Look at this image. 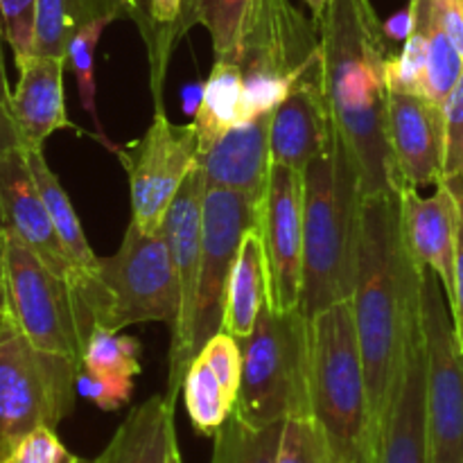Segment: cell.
I'll return each mask as SVG.
<instances>
[{"instance_id":"6da1fadb","label":"cell","mask_w":463,"mask_h":463,"mask_svg":"<svg viewBox=\"0 0 463 463\" xmlns=\"http://www.w3.org/2000/svg\"><path fill=\"white\" fill-rule=\"evenodd\" d=\"M317 27L326 102L355 156L364 194L401 193L387 129L393 52L384 23L371 0H333Z\"/></svg>"},{"instance_id":"7a4b0ae2","label":"cell","mask_w":463,"mask_h":463,"mask_svg":"<svg viewBox=\"0 0 463 463\" xmlns=\"http://www.w3.org/2000/svg\"><path fill=\"white\" fill-rule=\"evenodd\" d=\"M420 276L402 233L401 194L364 197L353 324L364 364L371 419L378 428L401 378L410 337L420 326Z\"/></svg>"},{"instance_id":"3957f363","label":"cell","mask_w":463,"mask_h":463,"mask_svg":"<svg viewBox=\"0 0 463 463\" xmlns=\"http://www.w3.org/2000/svg\"><path fill=\"white\" fill-rule=\"evenodd\" d=\"M360 167L344 136L317 154L303 175V298L307 319L351 301L364 206Z\"/></svg>"},{"instance_id":"277c9868","label":"cell","mask_w":463,"mask_h":463,"mask_svg":"<svg viewBox=\"0 0 463 463\" xmlns=\"http://www.w3.org/2000/svg\"><path fill=\"white\" fill-rule=\"evenodd\" d=\"M310 416L335 463H375V428L351 301L310 319Z\"/></svg>"},{"instance_id":"5b68a950","label":"cell","mask_w":463,"mask_h":463,"mask_svg":"<svg viewBox=\"0 0 463 463\" xmlns=\"http://www.w3.org/2000/svg\"><path fill=\"white\" fill-rule=\"evenodd\" d=\"M242 348L235 414L253 425L310 414V319L303 307L274 312L265 303Z\"/></svg>"},{"instance_id":"8992f818","label":"cell","mask_w":463,"mask_h":463,"mask_svg":"<svg viewBox=\"0 0 463 463\" xmlns=\"http://www.w3.org/2000/svg\"><path fill=\"white\" fill-rule=\"evenodd\" d=\"M217 59V57H215ZM242 71V125L269 116L321 66L319 27L289 0H253L231 57Z\"/></svg>"},{"instance_id":"52a82bcc","label":"cell","mask_w":463,"mask_h":463,"mask_svg":"<svg viewBox=\"0 0 463 463\" xmlns=\"http://www.w3.org/2000/svg\"><path fill=\"white\" fill-rule=\"evenodd\" d=\"M179 288L163 233H143L129 222L120 249L99 258L98 274L86 297L90 324L120 333L145 321L175 324Z\"/></svg>"},{"instance_id":"ba28073f","label":"cell","mask_w":463,"mask_h":463,"mask_svg":"<svg viewBox=\"0 0 463 463\" xmlns=\"http://www.w3.org/2000/svg\"><path fill=\"white\" fill-rule=\"evenodd\" d=\"M77 369L41 353L14 319L0 321V457L39 428H54L75 407Z\"/></svg>"},{"instance_id":"9c48e42d","label":"cell","mask_w":463,"mask_h":463,"mask_svg":"<svg viewBox=\"0 0 463 463\" xmlns=\"http://www.w3.org/2000/svg\"><path fill=\"white\" fill-rule=\"evenodd\" d=\"M9 317L41 353L63 357L81 371L89 328L75 292L34 251L7 235Z\"/></svg>"},{"instance_id":"30bf717a","label":"cell","mask_w":463,"mask_h":463,"mask_svg":"<svg viewBox=\"0 0 463 463\" xmlns=\"http://www.w3.org/2000/svg\"><path fill=\"white\" fill-rule=\"evenodd\" d=\"M420 330L428 369L430 461L463 463V346L441 280L420 276Z\"/></svg>"},{"instance_id":"8fae6325","label":"cell","mask_w":463,"mask_h":463,"mask_svg":"<svg viewBox=\"0 0 463 463\" xmlns=\"http://www.w3.org/2000/svg\"><path fill=\"white\" fill-rule=\"evenodd\" d=\"M129 176L131 222L143 233H161L167 208L199 161V136L193 122L175 125L156 104L149 129L134 143L116 147Z\"/></svg>"},{"instance_id":"7c38bea8","label":"cell","mask_w":463,"mask_h":463,"mask_svg":"<svg viewBox=\"0 0 463 463\" xmlns=\"http://www.w3.org/2000/svg\"><path fill=\"white\" fill-rule=\"evenodd\" d=\"M258 202L224 188H206L203 194L202 267H199L197 307H194L193 355L197 357L208 339L224 324L226 289L238 260L244 233L256 226Z\"/></svg>"},{"instance_id":"4fadbf2b","label":"cell","mask_w":463,"mask_h":463,"mask_svg":"<svg viewBox=\"0 0 463 463\" xmlns=\"http://www.w3.org/2000/svg\"><path fill=\"white\" fill-rule=\"evenodd\" d=\"M203 181L199 165L194 167L176 193L175 202L167 208L163 222V238L170 249L172 269L179 288V312L172 324L170 344V373H167V396L176 401V393L184 387V378L193 355V330H194V307H197L199 267H202V238H203Z\"/></svg>"},{"instance_id":"5bb4252c","label":"cell","mask_w":463,"mask_h":463,"mask_svg":"<svg viewBox=\"0 0 463 463\" xmlns=\"http://www.w3.org/2000/svg\"><path fill=\"white\" fill-rule=\"evenodd\" d=\"M256 229L267 267V303L274 312L301 307L303 298V172L274 163Z\"/></svg>"},{"instance_id":"9a60e30c","label":"cell","mask_w":463,"mask_h":463,"mask_svg":"<svg viewBox=\"0 0 463 463\" xmlns=\"http://www.w3.org/2000/svg\"><path fill=\"white\" fill-rule=\"evenodd\" d=\"M0 226L34 251L75 292L80 276L59 240L23 147L0 154Z\"/></svg>"},{"instance_id":"2e32d148","label":"cell","mask_w":463,"mask_h":463,"mask_svg":"<svg viewBox=\"0 0 463 463\" xmlns=\"http://www.w3.org/2000/svg\"><path fill=\"white\" fill-rule=\"evenodd\" d=\"M389 145L402 188L439 185L446 165V113L425 95L389 93Z\"/></svg>"},{"instance_id":"e0dca14e","label":"cell","mask_w":463,"mask_h":463,"mask_svg":"<svg viewBox=\"0 0 463 463\" xmlns=\"http://www.w3.org/2000/svg\"><path fill=\"white\" fill-rule=\"evenodd\" d=\"M375 463H432L428 428V369L420 326L410 337L401 378L380 420Z\"/></svg>"},{"instance_id":"ac0fdd59","label":"cell","mask_w":463,"mask_h":463,"mask_svg":"<svg viewBox=\"0 0 463 463\" xmlns=\"http://www.w3.org/2000/svg\"><path fill=\"white\" fill-rule=\"evenodd\" d=\"M401 220L407 247L425 269H432L441 280L448 306L455 307L457 283V238H459V203L446 181L437 185L434 194L420 197L419 188H402Z\"/></svg>"},{"instance_id":"d6986e66","label":"cell","mask_w":463,"mask_h":463,"mask_svg":"<svg viewBox=\"0 0 463 463\" xmlns=\"http://www.w3.org/2000/svg\"><path fill=\"white\" fill-rule=\"evenodd\" d=\"M335 127L321 84V66L303 77L271 116V161L306 175L333 140Z\"/></svg>"},{"instance_id":"ffe728a7","label":"cell","mask_w":463,"mask_h":463,"mask_svg":"<svg viewBox=\"0 0 463 463\" xmlns=\"http://www.w3.org/2000/svg\"><path fill=\"white\" fill-rule=\"evenodd\" d=\"M271 116L238 125L215 145L199 152L206 188H224L260 202L274 161H271Z\"/></svg>"},{"instance_id":"44dd1931","label":"cell","mask_w":463,"mask_h":463,"mask_svg":"<svg viewBox=\"0 0 463 463\" xmlns=\"http://www.w3.org/2000/svg\"><path fill=\"white\" fill-rule=\"evenodd\" d=\"M66 59L32 57L18 68V84L9 98V113L23 149H43L48 136L75 129L66 113L63 71Z\"/></svg>"},{"instance_id":"7402d4cb","label":"cell","mask_w":463,"mask_h":463,"mask_svg":"<svg viewBox=\"0 0 463 463\" xmlns=\"http://www.w3.org/2000/svg\"><path fill=\"white\" fill-rule=\"evenodd\" d=\"M25 156L27 163H30L32 176H34L41 194H43V202L48 206L50 217H52V224L57 229L59 240H61L63 249H66L68 258H71V262L77 269V276H80L75 298L77 306H80L81 319H84L86 328L90 333L93 324H90L89 315H86V297H89L90 288H93V279L99 267V256H95L93 249H90L84 229L80 224V217H77L75 208L71 203V197L63 190V185L59 184L57 175L50 170L48 161L43 156V149H25Z\"/></svg>"},{"instance_id":"603a6c76","label":"cell","mask_w":463,"mask_h":463,"mask_svg":"<svg viewBox=\"0 0 463 463\" xmlns=\"http://www.w3.org/2000/svg\"><path fill=\"white\" fill-rule=\"evenodd\" d=\"M175 402L170 396H152L129 411L95 463H167L176 443Z\"/></svg>"},{"instance_id":"cb8c5ba5","label":"cell","mask_w":463,"mask_h":463,"mask_svg":"<svg viewBox=\"0 0 463 463\" xmlns=\"http://www.w3.org/2000/svg\"><path fill=\"white\" fill-rule=\"evenodd\" d=\"M267 303V267L258 229H249L240 244L238 260L231 271L226 289L224 324L222 330L238 342L247 339L256 328L258 315Z\"/></svg>"},{"instance_id":"d4e9b609","label":"cell","mask_w":463,"mask_h":463,"mask_svg":"<svg viewBox=\"0 0 463 463\" xmlns=\"http://www.w3.org/2000/svg\"><path fill=\"white\" fill-rule=\"evenodd\" d=\"M193 125L199 136V152L215 145L226 131L242 125V71L233 59H215Z\"/></svg>"},{"instance_id":"484cf974","label":"cell","mask_w":463,"mask_h":463,"mask_svg":"<svg viewBox=\"0 0 463 463\" xmlns=\"http://www.w3.org/2000/svg\"><path fill=\"white\" fill-rule=\"evenodd\" d=\"M414 21L420 23L428 34V72H425L423 95L437 104H446L463 75V57L443 30L432 0H411Z\"/></svg>"},{"instance_id":"4316f807","label":"cell","mask_w":463,"mask_h":463,"mask_svg":"<svg viewBox=\"0 0 463 463\" xmlns=\"http://www.w3.org/2000/svg\"><path fill=\"white\" fill-rule=\"evenodd\" d=\"M107 14L113 16L104 0H36L34 57L66 59L75 32Z\"/></svg>"},{"instance_id":"83f0119b","label":"cell","mask_w":463,"mask_h":463,"mask_svg":"<svg viewBox=\"0 0 463 463\" xmlns=\"http://www.w3.org/2000/svg\"><path fill=\"white\" fill-rule=\"evenodd\" d=\"M251 5L253 0H188L176 21L175 41L199 23L211 34L215 57H231L242 39Z\"/></svg>"},{"instance_id":"f1b7e54d","label":"cell","mask_w":463,"mask_h":463,"mask_svg":"<svg viewBox=\"0 0 463 463\" xmlns=\"http://www.w3.org/2000/svg\"><path fill=\"white\" fill-rule=\"evenodd\" d=\"M285 423L253 425L231 411L213 437L211 463H276Z\"/></svg>"},{"instance_id":"f546056e","label":"cell","mask_w":463,"mask_h":463,"mask_svg":"<svg viewBox=\"0 0 463 463\" xmlns=\"http://www.w3.org/2000/svg\"><path fill=\"white\" fill-rule=\"evenodd\" d=\"M184 401L193 428L202 437H215L217 430L226 423L235 407V398L226 392L215 373L208 369L202 357H194L184 378Z\"/></svg>"},{"instance_id":"4dcf8cb0","label":"cell","mask_w":463,"mask_h":463,"mask_svg":"<svg viewBox=\"0 0 463 463\" xmlns=\"http://www.w3.org/2000/svg\"><path fill=\"white\" fill-rule=\"evenodd\" d=\"M140 342L127 335L95 326L86 339L81 369L104 378L134 380L140 373Z\"/></svg>"},{"instance_id":"1f68e13d","label":"cell","mask_w":463,"mask_h":463,"mask_svg":"<svg viewBox=\"0 0 463 463\" xmlns=\"http://www.w3.org/2000/svg\"><path fill=\"white\" fill-rule=\"evenodd\" d=\"M113 21H116V16H109L107 14V16H98L93 18V21L86 23V25H81L80 30L75 32V36L71 39L66 59L77 77V90H80L81 107H84V111L89 113L90 120H93L99 140L116 152V145L109 143V138L104 136L102 122H99L98 118V107H95V95H98V84H95V48H98L99 36L104 34L109 23Z\"/></svg>"},{"instance_id":"d6a6232c","label":"cell","mask_w":463,"mask_h":463,"mask_svg":"<svg viewBox=\"0 0 463 463\" xmlns=\"http://www.w3.org/2000/svg\"><path fill=\"white\" fill-rule=\"evenodd\" d=\"M425 72H428V34L423 25L414 21L401 54H393L389 63V89L423 95Z\"/></svg>"},{"instance_id":"836d02e7","label":"cell","mask_w":463,"mask_h":463,"mask_svg":"<svg viewBox=\"0 0 463 463\" xmlns=\"http://www.w3.org/2000/svg\"><path fill=\"white\" fill-rule=\"evenodd\" d=\"M276 463H335L324 434L310 414L285 420Z\"/></svg>"},{"instance_id":"e575fe53","label":"cell","mask_w":463,"mask_h":463,"mask_svg":"<svg viewBox=\"0 0 463 463\" xmlns=\"http://www.w3.org/2000/svg\"><path fill=\"white\" fill-rule=\"evenodd\" d=\"M0 23L16 68L34 57L36 0H0Z\"/></svg>"},{"instance_id":"d590c367","label":"cell","mask_w":463,"mask_h":463,"mask_svg":"<svg viewBox=\"0 0 463 463\" xmlns=\"http://www.w3.org/2000/svg\"><path fill=\"white\" fill-rule=\"evenodd\" d=\"M199 357L220 378L226 392L233 398H238L240 378H242V348H240L238 339L231 337L224 330H220L215 337L208 339V344L202 348Z\"/></svg>"},{"instance_id":"8d00e7d4","label":"cell","mask_w":463,"mask_h":463,"mask_svg":"<svg viewBox=\"0 0 463 463\" xmlns=\"http://www.w3.org/2000/svg\"><path fill=\"white\" fill-rule=\"evenodd\" d=\"M446 113V165H443V181L455 184L463 181V75L443 104Z\"/></svg>"},{"instance_id":"74e56055","label":"cell","mask_w":463,"mask_h":463,"mask_svg":"<svg viewBox=\"0 0 463 463\" xmlns=\"http://www.w3.org/2000/svg\"><path fill=\"white\" fill-rule=\"evenodd\" d=\"M71 452L59 441L54 428H39L23 437L3 463H66Z\"/></svg>"},{"instance_id":"f35d334b","label":"cell","mask_w":463,"mask_h":463,"mask_svg":"<svg viewBox=\"0 0 463 463\" xmlns=\"http://www.w3.org/2000/svg\"><path fill=\"white\" fill-rule=\"evenodd\" d=\"M131 392H134V380L104 378V375L90 373L86 369L77 373V393L89 398L104 411H116L122 405H127Z\"/></svg>"},{"instance_id":"ab89813d","label":"cell","mask_w":463,"mask_h":463,"mask_svg":"<svg viewBox=\"0 0 463 463\" xmlns=\"http://www.w3.org/2000/svg\"><path fill=\"white\" fill-rule=\"evenodd\" d=\"M3 23H0V154L7 152L12 147H21L18 143L16 127L12 122V113H9V98H12V89L7 84V72H5V57H3Z\"/></svg>"},{"instance_id":"60d3db41","label":"cell","mask_w":463,"mask_h":463,"mask_svg":"<svg viewBox=\"0 0 463 463\" xmlns=\"http://www.w3.org/2000/svg\"><path fill=\"white\" fill-rule=\"evenodd\" d=\"M448 184V181H446ZM455 193L459 203V238H457V283H455V307H452V321H455L457 335L463 346V181L448 184Z\"/></svg>"},{"instance_id":"b9f144b4","label":"cell","mask_w":463,"mask_h":463,"mask_svg":"<svg viewBox=\"0 0 463 463\" xmlns=\"http://www.w3.org/2000/svg\"><path fill=\"white\" fill-rule=\"evenodd\" d=\"M432 5L443 30L448 32L463 57V0H432Z\"/></svg>"},{"instance_id":"7bdbcfd3","label":"cell","mask_w":463,"mask_h":463,"mask_svg":"<svg viewBox=\"0 0 463 463\" xmlns=\"http://www.w3.org/2000/svg\"><path fill=\"white\" fill-rule=\"evenodd\" d=\"M9 319V288H7V233L0 226V321Z\"/></svg>"},{"instance_id":"ee69618b","label":"cell","mask_w":463,"mask_h":463,"mask_svg":"<svg viewBox=\"0 0 463 463\" xmlns=\"http://www.w3.org/2000/svg\"><path fill=\"white\" fill-rule=\"evenodd\" d=\"M303 3H306V5H307V9H310L312 21L319 23L321 18H324L326 9L330 7V3H333V0H303Z\"/></svg>"},{"instance_id":"f6af8a7d","label":"cell","mask_w":463,"mask_h":463,"mask_svg":"<svg viewBox=\"0 0 463 463\" xmlns=\"http://www.w3.org/2000/svg\"><path fill=\"white\" fill-rule=\"evenodd\" d=\"M107 3V9L116 18H125V7H122V0H104Z\"/></svg>"},{"instance_id":"bcb514c9","label":"cell","mask_w":463,"mask_h":463,"mask_svg":"<svg viewBox=\"0 0 463 463\" xmlns=\"http://www.w3.org/2000/svg\"><path fill=\"white\" fill-rule=\"evenodd\" d=\"M167 463H184V459H181V450H179V441L172 446L170 455H167Z\"/></svg>"},{"instance_id":"7dc6e473","label":"cell","mask_w":463,"mask_h":463,"mask_svg":"<svg viewBox=\"0 0 463 463\" xmlns=\"http://www.w3.org/2000/svg\"><path fill=\"white\" fill-rule=\"evenodd\" d=\"M66 463H95V461H84V459H80V457H75V455H71L66 459Z\"/></svg>"},{"instance_id":"c3c4849f","label":"cell","mask_w":463,"mask_h":463,"mask_svg":"<svg viewBox=\"0 0 463 463\" xmlns=\"http://www.w3.org/2000/svg\"><path fill=\"white\" fill-rule=\"evenodd\" d=\"M185 5H188V0H184V7H185Z\"/></svg>"},{"instance_id":"681fc988","label":"cell","mask_w":463,"mask_h":463,"mask_svg":"<svg viewBox=\"0 0 463 463\" xmlns=\"http://www.w3.org/2000/svg\"><path fill=\"white\" fill-rule=\"evenodd\" d=\"M0 463H3V457H0Z\"/></svg>"},{"instance_id":"f907efd6","label":"cell","mask_w":463,"mask_h":463,"mask_svg":"<svg viewBox=\"0 0 463 463\" xmlns=\"http://www.w3.org/2000/svg\"><path fill=\"white\" fill-rule=\"evenodd\" d=\"M3 321H5V319H3Z\"/></svg>"}]
</instances>
